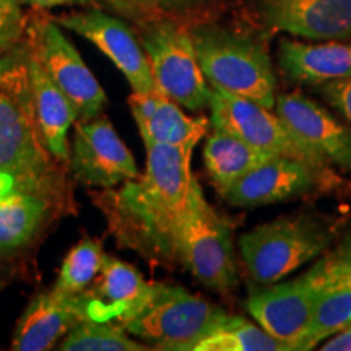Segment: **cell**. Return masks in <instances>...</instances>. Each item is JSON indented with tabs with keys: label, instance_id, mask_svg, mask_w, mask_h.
Masks as SVG:
<instances>
[{
	"label": "cell",
	"instance_id": "6da1fadb",
	"mask_svg": "<svg viewBox=\"0 0 351 351\" xmlns=\"http://www.w3.org/2000/svg\"><path fill=\"white\" fill-rule=\"evenodd\" d=\"M194 150L169 145L147 147L142 176L93 195L122 247L163 265L178 262L176 230L195 178L191 171Z\"/></svg>",
	"mask_w": 351,
	"mask_h": 351
},
{
	"label": "cell",
	"instance_id": "7a4b0ae2",
	"mask_svg": "<svg viewBox=\"0 0 351 351\" xmlns=\"http://www.w3.org/2000/svg\"><path fill=\"white\" fill-rule=\"evenodd\" d=\"M189 32L210 86L275 108L276 77L262 43L218 25H199Z\"/></svg>",
	"mask_w": 351,
	"mask_h": 351
},
{
	"label": "cell",
	"instance_id": "3957f363",
	"mask_svg": "<svg viewBox=\"0 0 351 351\" xmlns=\"http://www.w3.org/2000/svg\"><path fill=\"white\" fill-rule=\"evenodd\" d=\"M335 239V226L311 213L280 217L244 232L239 249L249 275L271 285L322 256Z\"/></svg>",
	"mask_w": 351,
	"mask_h": 351
},
{
	"label": "cell",
	"instance_id": "277c9868",
	"mask_svg": "<svg viewBox=\"0 0 351 351\" xmlns=\"http://www.w3.org/2000/svg\"><path fill=\"white\" fill-rule=\"evenodd\" d=\"M176 256L205 288L228 293L238 287L230 225L205 199L197 178L176 230Z\"/></svg>",
	"mask_w": 351,
	"mask_h": 351
},
{
	"label": "cell",
	"instance_id": "5b68a950",
	"mask_svg": "<svg viewBox=\"0 0 351 351\" xmlns=\"http://www.w3.org/2000/svg\"><path fill=\"white\" fill-rule=\"evenodd\" d=\"M226 313L204 298L173 285L156 283L155 293L140 313L125 322L129 335L168 351H194Z\"/></svg>",
	"mask_w": 351,
	"mask_h": 351
},
{
	"label": "cell",
	"instance_id": "8992f818",
	"mask_svg": "<svg viewBox=\"0 0 351 351\" xmlns=\"http://www.w3.org/2000/svg\"><path fill=\"white\" fill-rule=\"evenodd\" d=\"M138 39L147 52L156 91L189 111L208 108L212 86L197 60L191 32L171 19L140 23Z\"/></svg>",
	"mask_w": 351,
	"mask_h": 351
},
{
	"label": "cell",
	"instance_id": "52a82bcc",
	"mask_svg": "<svg viewBox=\"0 0 351 351\" xmlns=\"http://www.w3.org/2000/svg\"><path fill=\"white\" fill-rule=\"evenodd\" d=\"M29 52L44 72L72 101L78 112L77 122L101 116L108 104L106 93L96 80L80 52L75 49L54 20L39 19L29 28Z\"/></svg>",
	"mask_w": 351,
	"mask_h": 351
},
{
	"label": "cell",
	"instance_id": "ba28073f",
	"mask_svg": "<svg viewBox=\"0 0 351 351\" xmlns=\"http://www.w3.org/2000/svg\"><path fill=\"white\" fill-rule=\"evenodd\" d=\"M208 108L213 129L225 130L269 155L296 158L320 171L327 166L289 134L276 112L262 104L212 88Z\"/></svg>",
	"mask_w": 351,
	"mask_h": 351
},
{
	"label": "cell",
	"instance_id": "9c48e42d",
	"mask_svg": "<svg viewBox=\"0 0 351 351\" xmlns=\"http://www.w3.org/2000/svg\"><path fill=\"white\" fill-rule=\"evenodd\" d=\"M52 20L60 28L70 29L95 44L125 77L132 91L152 93L156 90L147 52L138 34L125 21L95 5L86 7L85 10L62 13Z\"/></svg>",
	"mask_w": 351,
	"mask_h": 351
},
{
	"label": "cell",
	"instance_id": "30bf717a",
	"mask_svg": "<svg viewBox=\"0 0 351 351\" xmlns=\"http://www.w3.org/2000/svg\"><path fill=\"white\" fill-rule=\"evenodd\" d=\"M49 152L34 119L28 85L13 91L0 85V173L32 182H51Z\"/></svg>",
	"mask_w": 351,
	"mask_h": 351
},
{
	"label": "cell",
	"instance_id": "8fae6325",
	"mask_svg": "<svg viewBox=\"0 0 351 351\" xmlns=\"http://www.w3.org/2000/svg\"><path fill=\"white\" fill-rule=\"evenodd\" d=\"M69 163L78 182L98 189H114L140 176L134 155L106 116L77 122Z\"/></svg>",
	"mask_w": 351,
	"mask_h": 351
},
{
	"label": "cell",
	"instance_id": "7c38bea8",
	"mask_svg": "<svg viewBox=\"0 0 351 351\" xmlns=\"http://www.w3.org/2000/svg\"><path fill=\"white\" fill-rule=\"evenodd\" d=\"M317 288L304 274L291 282L271 283L254 289L245 301L249 314L263 330L285 345L287 351H302L313 326Z\"/></svg>",
	"mask_w": 351,
	"mask_h": 351
},
{
	"label": "cell",
	"instance_id": "4fadbf2b",
	"mask_svg": "<svg viewBox=\"0 0 351 351\" xmlns=\"http://www.w3.org/2000/svg\"><path fill=\"white\" fill-rule=\"evenodd\" d=\"M155 288L156 283L148 282L134 265L106 256L93 283L73 301L83 320L124 326L150 301Z\"/></svg>",
	"mask_w": 351,
	"mask_h": 351
},
{
	"label": "cell",
	"instance_id": "5bb4252c",
	"mask_svg": "<svg viewBox=\"0 0 351 351\" xmlns=\"http://www.w3.org/2000/svg\"><path fill=\"white\" fill-rule=\"evenodd\" d=\"M306 274L317 288V304L302 351L315 348L351 322V226Z\"/></svg>",
	"mask_w": 351,
	"mask_h": 351
},
{
	"label": "cell",
	"instance_id": "9a60e30c",
	"mask_svg": "<svg viewBox=\"0 0 351 351\" xmlns=\"http://www.w3.org/2000/svg\"><path fill=\"white\" fill-rule=\"evenodd\" d=\"M275 112L289 134L326 165L351 171V130L300 93L276 96Z\"/></svg>",
	"mask_w": 351,
	"mask_h": 351
},
{
	"label": "cell",
	"instance_id": "2e32d148",
	"mask_svg": "<svg viewBox=\"0 0 351 351\" xmlns=\"http://www.w3.org/2000/svg\"><path fill=\"white\" fill-rule=\"evenodd\" d=\"M270 28L314 41L351 39V0H254Z\"/></svg>",
	"mask_w": 351,
	"mask_h": 351
},
{
	"label": "cell",
	"instance_id": "e0dca14e",
	"mask_svg": "<svg viewBox=\"0 0 351 351\" xmlns=\"http://www.w3.org/2000/svg\"><path fill=\"white\" fill-rule=\"evenodd\" d=\"M320 169L302 160L274 156L257 166L226 191L223 199L232 207H262L306 194L317 182Z\"/></svg>",
	"mask_w": 351,
	"mask_h": 351
},
{
	"label": "cell",
	"instance_id": "ac0fdd59",
	"mask_svg": "<svg viewBox=\"0 0 351 351\" xmlns=\"http://www.w3.org/2000/svg\"><path fill=\"white\" fill-rule=\"evenodd\" d=\"M49 187L0 173V256L20 251L36 236L49 213Z\"/></svg>",
	"mask_w": 351,
	"mask_h": 351
},
{
	"label": "cell",
	"instance_id": "d6986e66",
	"mask_svg": "<svg viewBox=\"0 0 351 351\" xmlns=\"http://www.w3.org/2000/svg\"><path fill=\"white\" fill-rule=\"evenodd\" d=\"M25 73L34 119L44 147L57 161H69V132L78 121L77 109L44 72L32 52L26 56Z\"/></svg>",
	"mask_w": 351,
	"mask_h": 351
},
{
	"label": "cell",
	"instance_id": "ffe728a7",
	"mask_svg": "<svg viewBox=\"0 0 351 351\" xmlns=\"http://www.w3.org/2000/svg\"><path fill=\"white\" fill-rule=\"evenodd\" d=\"M129 106L145 147L169 145L195 148L210 127L208 119L187 116L178 103L156 90L152 93L132 91Z\"/></svg>",
	"mask_w": 351,
	"mask_h": 351
},
{
	"label": "cell",
	"instance_id": "44dd1931",
	"mask_svg": "<svg viewBox=\"0 0 351 351\" xmlns=\"http://www.w3.org/2000/svg\"><path fill=\"white\" fill-rule=\"evenodd\" d=\"M73 298L43 293L29 302L13 330L12 350L46 351L54 348L80 322Z\"/></svg>",
	"mask_w": 351,
	"mask_h": 351
},
{
	"label": "cell",
	"instance_id": "7402d4cb",
	"mask_svg": "<svg viewBox=\"0 0 351 351\" xmlns=\"http://www.w3.org/2000/svg\"><path fill=\"white\" fill-rule=\"evenodd\" d=\"M278 64L289 80L301 85H324L351 77V39L324 44L282 39Z\"/></svg>",
	"mask_w": 351,
	"mask_h": 351
},
{
	"label": "cell",
	"instance_id": "603a6c76",
	"mask_svg": "<svg viewBox=\"0 0 351 351\" xmlns=\"http://www.w3.org/2000/svg\"><path fill=\"white\" fill-rule=\"evenodd\" d=\"M274 155L263 153L225 130L213 129L204 147V163L219 194L265 163Z\"/></svg>",
	"mask_w": 351,
	"mask_h": 351
},
{
	"label": "cell",
	"instance_id": "cb8c5ba5",
	"mask_svg": "<svg viewBox=\"0 0 351 351\" xmlns=\"http://www.w3.org/2000/svg\"><path fill=\"white\" fill-rule=\"evenodd\" d=\"M194 351H287L261 326L228 314L202 339Z\"/></svg>",
	"mask_w": 351,
	"mask_h": 351
},
{
	"label": "cell",
	"instance_id": "d4e9b609",
	"mask_svg": "<svg viewBox=\"0 0 351 351\" xmlns=\"http://www.w3.org/2000/svg\"><path fill=\"white\" fill-rule=\"evenodd\" d=\"M103 243L96 238H83L65 256L51 293L59 298H73L93 283L103 267Z\"/></svg>",
	"mask_w": 351,
	"mask_h": 351
},
{
	"label": "cell",
	"instance_id": "484cf974",
	"mask_svg": "<svg viewBox=\"0 0 351 351\" xmlns=\"http://www.w3.org/2000/svg\"><path fill=\"white\" fill-rule=\"evenodd\" d=\"M62 351H143L150 350L132 339L125 328L114 322L80 320L60 340Z\"/></svg>",
	"mask_w": 351,
	"mask_h": 351
},
{
	"label": "cell",
	"instance_id": "4316f807",
	"mask_svg": "<svg viewBox=\"0 0 351 351\" xmlns=\"http://www.w3.org/2000/svg\"><path fill=\"white\" fill-rule=\"evenodd\" d=\"M99 2L112 12L121 13L140 25L145 21L171 19L173 15L191 12L207 0H99Z\"/></svg>",
	"mask_w": 351,
	"mask_h": 351
},
{
	"label": "cell",
	"instance_id": "83f0119b",
	"mask_svg": "<svg viewBox=\"0 0 351 351\" xmlns=\"http://www.w3.org/2000/svg\"><path fill=\"white\" fill-rule=\"evenodd\" d=\"M26 29L21 0H0V56L13 49Z\"/></svg>",
	"mask_w": 351,
	"mask_h": 351
},
{
	"label": "cell",
	"instance_id": "f1b7e54d",
	"mask_svg": "<svg viewBox=\"0 0 351 351\" xmlns=\"http://www.w3.org/2000/svg\"><path fill=\"white\" fill-rule=\"evenodd\" d=\"M319 93L333 109H337L351 125V77L319 85Z\"/></svg>",
	"mask_w": 351,
	"mask_h": 351
},
{
	"label": "cell",
	"instance_id": "f546056e",
	"mask_svg": "<svg viewBox=\"0 0 351 351\" xmlns=\"http://www.w3.org/2000/svg\"><path fill=\"white\" fill-rule=\"evenodd\" d=\"M322 351H351V322L320 346Z\"/></svg>",
	"mask_w": 351,
	"mask_h": 351
},
{
	"label": "cell",
	"instance_id": "4dcf8cb0",
	"mask_svg": "<svg viewBox=\"0 0 351 351\" xmlns=\"http://www.w3.org/2000/svg\"><path fill=\"white\" fill-rule=\"evenodd\" d=\"M29 5L39 10H51L56 7L65 5H82V7H93L95 0H26Z\"/></svg>",
	"mask_w": 351,
	"mask_h": 351
},
{
	"label": "cell",
	"instance_id": "1f68e13d",
	"mask_svg": "<svg viewBox=\"0 0 351 351\" xmlns=\"http://www.w3.org/2000/svg\"><path fill=\"white\" fill-rule=\"evenodd\" d=\"M7 282H8V276L5 274V270L2 269V265H0V291H2L3 287H5Z\"/></svg>",
	"mask_w": 351,
	"mask_h": 351
}]
</instances>
